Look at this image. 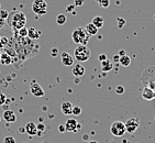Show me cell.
<instances>
[{
    "label": "cell",
    "mask_w": 155,
    "mask_h": 143,
    "mask_svg": "<svg viewBox=\"0 0 155 143\" xmlns=\"http://www.w3.org/2000/svg\"><path fill=\"white\" fill-rule=\"evenodd\" d=\"M0 121H1V117H0Z\"/></svg>",
    "instance_id": "42"
},
{
    "label": "cell",
    "mask_w": 155,
    "mask_h": 143,
    "mask_svg": "<svg viewBox=\"0 0 155 143\" xmlns=\"http://www.w3.org/2000/svg\"><path fill=\"white\" fill-rule=\"evenodd\" d=\"M119 60H120V56L118 55V54H116L114 56V62H117V63H119Z\"/></svg>",
    "instance_id": "38"
},
{
    "label": "cell",
    "mask_w": 155,
    "mask_h": 143,
    "mask_svg": "<svg viewBox=\"0 0 155 143\" xmlns=\"http://www.w3.org/2000/svg\"><path fill=\"white\" fill-rule=\"evenodd\" d=\"M110 132L114 137H123L127 133L124 122H122V121H114L110 127Z\"/></svg>",
    "instance_id": "5"
},
{
    "label": "cell",
    "mask_w": 155,
    "mask_h": 143,
    "mask_svg": "<svg viewBox=\"0 0 155 143\" xmlns=\"http://www.w3.org/2000/svg\"><path fill=\"white\" fill-rule=\"evenodd\" d=\"M7 101V96L2 91H0V106H3Z\"/></svg>",
    "instance_id": "29"
},
{
    "label": "cell",
    "mask_w": 155,
    "mask_h": 143,
    "mask_svg": "<svg viewBox=\"0 0 155 143\" xmlns=\"http://www.w3.org/2000/svg\"><path fill=\"white\" fill-rule=\"evenodd\" d=\"M93 23L95 24L98 29H101V28L104 27V19H102V17H100V15H96L95 18L93 19Z\"/></svg>",
    "instance_id": "20"
},
{
    "label": "cell",
    "mask_w": 155,
    "mask_h": 143,
    "mask_svg": "<svg viewBox=\"0 0 155 143\" xmlns=\"http://www.w3.org/2000/svg\"><path fill=\"white\" fill-rule=\"evenodd\" d=\"M142 98L145 100H153V99H155V91L151 89L150 87L144 86L143 90H142Z\"/></svg>",
    "instance_id": "12"
},
{
    "label": "cell",
    "mask_w": 155,
    "mask_h": 143,
    "mask_svg": "<svg viewBox=\"0 0 155 143\" xmlns=\"http://www.w3.org/2000/svg\"><path fill=\"white\" fill-rule=\"evenodd\" d=\"M85 3V0H74V5L76 7H81Z\"/></svg>",
    "instance_id": "34"
},
{
    "label": "cell",
    "mask_w": 155,
    "mask_h": 143,
    "mask_svg": "<svg viewBox=\"0 0 155 143\" xmlns=\"http://www.w3.org/2000/svg\"><path fill=\"white\" fill-rule=\"evenodd\" d=\"M116 94L117 95H123L124 94V87L122 85H118L116 87Z\"/></svg>",
    "instance_id": "27"
},
{
    "label": "cell",
    "mask_w": 155,
    "mask_h": 143,
    "mask_svg": "<svg viewBox=\"0 0 155 143\" xmlns=\"http://www.w3.org/2000/svg\"><path fill=\"white\" fill-rule=\"evenodd\" d=\"M2 119L8 123L15 122V121H17V115H15V111L10 110V109H7V110H5L2 113Z\"/></svg>",
    "instance_id": "9"
},
{
    "label": "cell",
    "mask_w": 155,
    "mask_h": 143,
    "mask_svg": "<svg viewBox=\"0 0 155 143\" xmlns=\"http://www.w3.org/2000/svg\"><path fill=\"white\" fill-rule=\"evenodd\" d=\"M18 35L21 36V38H25V36H28V29H27V27L21 28L20 30H18Z\"/></svg>",
    "instance_id": "25"
},
{
    "label": "cell",
    "mask_w": 155,
    "mask_h": 143,
    "mask_svg": "<svg viewBox=\"0 0 155 143\" xmlns=\"http://www.w3.org/2000/svg\"><path fill=\"white\" fill-rule=\"evenodd\" d=\"M33 12L38 15H43L48 13V3L45 0H34L32 3Z\"/></svg>",
    "instance_id": "4"
},
{
    "label": "cell",
    "mask_w": 155,
    "mask_h": 143,
    "mask_svg": "<svg viewBox=\"0 0 155 143\" xmlns=\"http://www.w3.org/2000/svg\"><path fill=\"white\" fill-rule=\"evenodd\" d=\"M66 21H67V17H66V15H64V13H60V15H57L56 23L58 24V25H63V24H65Z\"/></svg>",
    "instance_id": "21"
},
{
    "label": "cell",
    "mask_w": 155,
    "mask_h": 143,
    "mask_svg": "<svg viewBox=\"0 0 155 143\" xmlns=\"http://www.w3.org/2000/svg\"><path fill=\"white\" fill-rule=\"evenodd\" d=\"M42 35V32L40 30H38L36 28H30L28 29V38L31 39L32 41L34 40H39Z\"/></svg>",
    "instance_id": "14"
},
{
    "label": "cell",
    "mask_w": 155,
    "mask_h": 143,
    "mask_svg": "<svg viewBox=\"0 0 155 143\" xmlns=\"http://www.w3.org/2000/svg\"><path fill=\"white\" fill-rule=\"evenodd\" d=\"M85 30H86L87 34H88L89 36H94V35H96V34L98 33L99 29L96 27L93 22H90V23L86 24V27H85Z\"/></svg>",
    "instance_id": "16"
},
{
    "label": "cell",
    "mask_w": 155,
    "mask_h": 143,
    "mask_svg": "<svg viewBox=\"0 0 155 143\" xmlns=\"http://www.w3.org/2000/svg\"><path fill=\"white\" fill-rule=\"evenodd\" d=\"M30 91L34 97H43L45 95L44 89L42 88V86L39 83L36 81H33L30 85Z\"/></svg>",
    "instance_id": "7"
},
{
    "label": "cell",
    "mask_w": 155,
    "mask_h": 143,
    "mask_svg": "<svg viewBox=\"0 0 155 143\" xmlns=\"http://www.w3.org/2000/svg\"><path fill=\"white\" fill-rule=\"evenodd\" d=\"M119 63H120V65L123 66V67H128V66H130V64H131V58H130L129 55L125 54L123 56H120Z\"/></svg>",
    "instance_id": "19"
},
{
    "label": "cell",
    "mask_w": 155,
    "mask_h": 143,
    "mask_svg": "<svg viewBox=\"0 0 155 143\" xmlns=\"http://www.w3.org/2000/svg\"><path fill=\"white\" fill-rule=\"evenodd\" d=\"M112 68H114V64H112L111 61L106 60V61H104V62H101V71L102 72L108 73V72L112 71Z\"/></svg>",
    "instance_id": "18"
},
{
    "label": "cell",
    "mask_w": 155,
    "mask_h": 143,
    "mask_svg": "<svg viewBox=\"0 0 155 143\" xmlns=\"http://www.w3.org/2000/svg\"><path fill=\"white\" fill-rule=\"evenodd\" d=\"M61 60H62L63 65L65 66H73L75 64L74 56H72L68 52H62L61 53Z\"/></svg>",
    "instance_id": "8"
},
{
    "label": "cell",
    "mask_w": 155,
    "mask_h": 143,
    "mask_svg": "<svg viewBox=\"0 0 155 143\" xmlns=\"http://www.w3.org/2000/svg\"><path fill=\"white\" fill-rule=\"evenodd\" d=\"M3 143H17V141H15V139L13 137L8 135V137H6L3 139Z\"/></svg>",
    "instance_id": "28"
},
{
    "label": "cell",
    "mask_w": 155,
    "mask_h": 143,
    "mask_svg": "<svg viewBox=\"0 0 155 143\" xmlns=\"http://www.w3.org/2000/svg\"><path fill=\"white\" fill-rule=\"evenodd\" d=\"M9 24L15 31L20 30L21 28L25 27L27 17L22 11H13L11 15H9Z\"/></svg>",
    "instance_id": "1"
},
{
    "label": "cell",
    "mask_w": 155,
    "mask_h": 143,
    "mask_svg": "<svg viewBox=\"0 0 155 143\" xmlns=\"http://www.w3.org/2000/svg\"><path fill=\"white\" fill-rule=\"evenodd\" d=\"M117 24H118V28H119V29H122L125 25V19L121 18V17L117 18Z\"/></svg>",
    "instance_id": "26"
},
{
    "label": "cell",
    "mask_w": 155,
    "mask_h": 143,
    "mask_svg": "<svg viewBox=\"0 0 155 143\" xmlns=\"http://www.w3.org/2000/svg\"><path fill=\"white\" fill-rule=\"evenodd\" d=\"M118 55H119V56H123V55H125V51L124 50H121V51L118 52Z\"/></svg>",
    "instance_id": "39"
},
{
    "label": "cell",
    "mask_w": 155,
    "mask_h": 143,
    "mask_svg": "<svg viewBox=\"0 0 155 143\" xmlns=\"http://www.w3.org/2000/svg\"><path fill=\"white\" fill-rule=\"evenodd\" d=\"M0 9H1V5H0Z\"/></svg>",
    "instance_id": "43"
},
{
    "label": "cell",
    "mask_w": 155,
    "mask_h": 143,
    "mask_svg": "<svg viewBox=\"0 0 155 143\" xmlns=\"http://www.w3.org/2000/svg\"><path fill=\"white\" fill-rule=\"evenodd\" d=\"M72 110H73L72 102L64 101L62 104V106H61V111H62L63 115H65V116H69V115H72Z\"/></svg>",
    "instance_id": "15"
},
{
    "label": "cell",
    "mask_w": 155,
    "mask_h": 143,
    "mask_svg": "<svg viewBox=\"0 0 155 143\" xmlns=\"http://www.w3.org/2000/svg\"><path fill=\"white\" fill-rule=\"evenodd\" d=\"M0 63L2 65H10L12 63V58L9 54L6 53V52H1V55H0Z\"/></svg>",
    "instance_id": "17"
},
{
    "label": "cell",
    "mask_w": 155,
    "mask_h": 143,
    "mask_svg": "<svg viewBox=\"0 0 155 143\" xmlns=\"http://www.w3.org/2000/svg\"><path fill=\"white\" fill-rule=\"evenodd\" d=\"M125 125V130L129 133H134L137 130V128L140 127V119L139 118H130V119L127 120Z\"/></svg>",
    "instance_id": "6"
},
{
    "label": "cell",
    "mask_w": 155,
    "mask_h": 143,
    "mask_svg": "<svg viewBox=\"0 0 155 143\" xmlns=\"http://www.w3.org/2000/svg\"><path fill=\"white\" fill-rule=\"evenodd\" d=\"M19 130H20V133H25V129H22V128H20L19 129Z\"/></svg>",
    "instance_id": "40"
},
{
    "label": "cell",
    "mask_w": 155,
    "mask_h": 143,
    "mask_svg": "<svg viewBox=\"0 0 155 143\" xmlns=\"http://www.w3.org/2000/svg\"><path fill=\"white\" fill-rule=\"evenodd\" d=\"M8 43H9V40L7 39L6 36H0V48H6Z\"/></svg>",
    "instance_id": "23"
},
{
    "label": "cell",
    "mask_w": 155,
    "mask_h": 143,
    "mask_svg": "<svg viewBox=\"0 0 155 143\" xmlns=\"http://www.w3.org/2000/svg\"><path fill=\"white\" fill-rule=\"evenodd\" d=\"M75 5H69V6H67V8H66V11L67 12H73L75 9Z\"/></svg>",
    "instance_id": "36"
},
{
    "label": "cell",
    "mask_w": 155,
    "mask_h": 143,
    "mask_svg": "<svg viewBox=\"0 0 155 143\" xmlns=\"http://www.w3.org/2000/svg\"><path fill=\"white\" fill-rule=\"evenodd\" d=\"M57 129H58V132H61V133H65V132H67L66 131L65 125H60Z\"/></svg>",
    "instance_id": "35"
},
{
    "label": "cell",
    "mask_w": 155,
    "mask_h": 143,
    "mask_svg": "<svg viewBox=\"0 0 155 143\" xmlns=\"http://www.w3.org/2000/svg\"><path fill=\"white\" fill-rule=\"evenodd\" d=\"M0 55H1V52H0Z\"/></svg>",
    "instance_id": "44"
},
{
    "label": "cell",
    "mask_w": 155,
    "mask_h": 143,
    "mask_svg": "<svg viewBox=\"0 0 155 143\" xmlns=\"http://www.w3.org/2000/svg\"><path fill=\"white\" fill-rule=\"evenodd\" d=\"M72 40L75 44L87 45L90 40V36L87 34L84 28H76L72 33Z\"/></svg>",
    "instance_id": "2"
},
{
    "label": "cell",
    "mask_w": 155,
    "mask_h": 143,
    "mask_svg": "<svg viewBox=\"0 0 155 143\" xmlns=\"http://www.w3.org/2000/svg\"><path fill=\"white\" fill-rule=\"evenodd\" d=\"M36 129H38V133H39V132H44L45 125L44 123H39V125H36Z\"/></svg>",
    "instance_id": "31"
},
{
    "label": "cell",
    "mask_w": 155,
    "mask_h": 143,
    "mask_svg": "<svg viewBox=\"0 0 155 143\" xmlns=\"http://www.w3.org/2000/svg\"><path fill=\"white\" fill-rule=\"evenodd\" d=\"M88 143H98V142H97V141H95V140H90Z\"/></svg>",
    "instance_id": "41"
},
{
    "label": "cell",
    "mask_w": 155,
    "mask_h": 143,
    "mask_svg": "<svg viewBox=\"0 0 155 143\" xmlns=\"http://www.w3.org/2000/svg\"><path fill=\"white\" fill-rule=\"evenodd\" d=\"M5 24H6V20H5V19L1 17V15H0V29L5 27Z\"/></svg>",
    "instance_id": "37"
},
{
    "label": "cell",
    "mask_w": 155,
    "mask_h": 143,
    "mask_svg": "<svg viewBox=\"0 0 155 143\" xmlns=\"http://www.w3.org/2000/svg\"><path fill=\"white\" fill-rule=\"evenodd\" d=\"M154 19H155V17H154Z\"/></svg>",
    "instance_id": "45"
},
{
    "label": "cell",
    "mask_w": 155,
    "mask_h": 143,
    "mask_svg": "<svg viewBox=\"0 0 155 143\" xmlns=\"http://www.w3.org/2000/svg\"><path fill=\"white\" fill-rule=\"evenodd\" d=\"M106 60H108V57H107V55H106V54H99V55H98V61L100 63L104 62V61H106Z\"/></svg>",
    "instance_id": "32"
},
{
    "label": "cell",
    "mask_w": 155,
    "mask_h": 143,
    "mask_svg": "<svg viewBox=\"0 0 155 143\" xmlns=\"http://www.w3.org/2000/svg\"><path fill=\"white\" fill-rule=\"evenodd\" d=\"M91 56V52L87 45H77L74 51V58L76 62H87Z\"/></svg>",
    "instance_id": "3"
},
{
    "label": "cell",
    "mask_w": 155,
    "mask_h": 143,
    "mask_svg": "<svg viewBox=\"0 0 155 143\" xmlns=\"http://www.w3.org/2000/svg\"><path fill=\"white\" fill-rule=\"evenodd\" d=\"M77 125H78V121L75 119V118L67 119V121L65 122L66 131L73 132V133H76V132H77Z\"/></svg>",
    "instance_id": "10"
},
{
    "label": "cell",
    "mask_w": 155,
    "mask_h": 143,
    "mask_svg": "<svg viewBox=\"0 0 155 143\" xmlns=\"http://www.w3.org/2000/svg\"><path fill=\"white\" fill-rule=\"evenodd\" d=\"M51 55L53 57H56L57 55H58V48H52V50H51Z\"/></svg>",
    "instance_id": "33"
},
{
    "label": "cell",
    "mask_w": 155,
    "mask_h": 143,
    "mask_svg": "<svg viewBox=\"0 0 155 143\" xmlns=\"http://www.w3.org/2000/svg\"><path fill=\"white\" fill-rule=\"evenodd\" d=\"M72 73L75 77H81V76L85 75L86 69H85V67H84L83 65H81V63H77V64H74V65H73Z\"/></svg>",
    "instance_id": "11"
},
{
    "label": "cell",
    "mask_w": 155,
    "mask_h": 143,
    "mask_svg": "<svg viewBox=\"0 0 155 143\" xmlns=\"http://www.w3.org/2000/svg\"><path fill=\"white\" fill-rule=\"evenodd\" d=\"M25 133H28L30 137H34L38 135V129H36V125L33 121H30L25 125Z\"/></svg>",
    "instance_id": "13"
},
{
    "label": "cell",
    "mask_w": 155,
    "mask_h": 143,
    "mask_svg": "<svg viewBox=\"0 0 155 143\" xmlns=\"http://www.w3.org/2000/svg\"><path fill=\"white\" fill-rule=\"evenodd\" d=\"M72 115H74V116H81V108L79 107V106H73Z\"/></svg>",
    "instance_id": "24"
},
{
    "label": "cell",
    "mask_w": 155,
    "mask_h": 143,
    "mask_svg": "<svg viewBox=\"0 0 155 143\" xmlns=\"http://www.w3.org/2000/svg\"><path fill=\"white\" fill-rule=\"evenodd\" d=\"M0 15H1L5 20H7V19H8V17H9V13H8V11H6V10L0 9Z\"/></svg>",
    "instance_id": "30"
},
{
    "label": "cell",
    "mask_w": 155,
    "mask_h": 143,
    "mask_svg": "<svg viewBox=\"0 0 155 143\" xmlns=\"http://www.w3.org/2000/svg\"><path fill=\"white\" fill-rule=\"evenodd\" d=\"M97 2H98V5L101 8H108V7L110 6V0H97Z\"/></svg>",
    "instance_id": "22"
}]
</instances>
